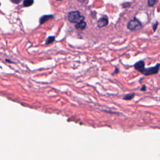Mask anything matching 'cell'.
I'll return each mask as SVG.
<instances>
[{"instance_id":"1","label":"cell","mask_w":160,"mask_h":160,"mask_svg":"<svg viewBox=\"0 0 160 160\" xmlns=\"http://www.w3.org/2000/svg\"><path fill=\"white\" fill-rule=\"evenodd\" d=\"M68 18L70 22L73 23H78L84 20V17L80 14L79 12H78V11L70 12L68 14Z\"/></svg>"},{"instance_id":"2","label":"cell","mask_w":160,"mask_h":160,"mask_svg":"<svg viewBox=\"0 0 160 160\" xmlns=\"http://www.w3.org/2000/svg\"><path fill=\"white\" fill-rule=\"evenodd\" d=\"M127 27L131 31H136L142 28V24L139 20L134 18L128 23Z\"/></svg>"},{"instance_id":"3","label":"cell","mask_w":160,"mask_h":160,"mask_svg":"<svg viewBox=\"0 0 160 160\" xmlns=\"http://www.w3.org/2000/svg\"><path fill=\"white\" fill-rule=\"evenodd\" d=\"M160 68V63L156 64V65L153 67H150L148 68H145L143 71L141 73L145 76H150L153 75V74H158Z\"/></svg>"},{"instance_id":"4","label":"cell","mask_w":160,"mask_h":160,"mask_svg":"<svg viewBox=\"0 0 160 160\" xmlns=\"http://www.w3.org/2000/svg\"><path fill=\"white\" fill-rule=\"evenodd\" d=\"M145 64L143 61H140L134 64V67L137 71H138L140 73H142L145 68Z\"/></svg>"},{"instance_id":"5","label":"cell","mask_w":160,"mask_h":160,"mask_svg":"<svg viewBox=\"0 0 160 160\" xmlns=\"http://www.w3.org/2000/svg\"><path fill=\"white\" fill-rule=\"evenodd\" d=\"M108 24V19L106 17H103L100 18L98 21V26L99 28H103Z\"/></svg>"},{"instance_id":"6","label":"cell","mask_w":160,"mask_h":160,"mask_svg":"<svg viewBox=\"0 0 160 160\" xmlns=\"http://www.w3.org/2000/svg\"><path fill=\"white\" fill-rule=\"evenodd\" d=\"M75 27L78 30H83L84 29H85V28L87 27V23L83 20L81 21V22L77 23Z\"/></svg>"},{"instance_id":"7","label":"cell","mask_w":160,"mask_h":160,"mask_svg":"<svg viewBox=\"0 0 160 160\" xmlns=\"http://www.w3.org/2000/svg\"><path fill=\"white\" fill-rule=\"evenodd\" d=\"M53 18V16L52 15H45V16H43L40 19H39V22L41 24H43L44 23L46 22L47 21H48L49 19H51Z\"/></svg>"},{"instance_id":"8","label":"cell","mask_w":160,"mask_h":160,"mask_svg":"<svg viewBox=\"0 0 160 160\" xmlns=\"http://www.w3.org/2000/svg\"><path fill=\"white\" fill-rule=\"evenodd\" d=\"M55 36H49V37L46 39V40L45 44H46V45H49V44H51L52 43H53V42L55 41Z\"/></svg>"},{"instance_id":"9","label":"cell","mask_w":160,"mask_h":160,"mask_svg":"<svg viewBox=\"0 0 160 160\" xmlns=\"http://www.w3.org/2000/svg\"><path fill=\"white\" fill-rule=\"evenodd\" d=\"M34 3V0H24L23 5L25 7H28L29 6H31Z\"/></svg>"},{"instance_id":"10","label":"cell","mask_w":160,"mask_h":160,"mask_svg":"<svg viewBox=\"0 0 160 160\" xmlns=\"http://www.w3.org/2000/svg\"><path fill=\"white\" fill-rule=\"evenodd\" d=\"M134 95H135L134 93L128 94L123 98V100H131L134 98Z\"/></svg>"},{"instance_id":"11","label":"cell","mask_w":160,"mask_h":160,"mask_svg":"<svg viewBox=\"0 0 160 160\" xmlns=\"http://www.w3.org/2000/svg\"><path fill=\"white\" fill-rule=\"evenodd\" d=\"M158 2V0H148V5L150 6H153L156 3V2Z\"/></svg>"},{"instance_id":"12","label":"cell","mask_w":160,"mask_h":160,"mask_svg":"<svg viewBox=\"0 0 160 160\" xmlns=\"http://www.w3.org/2000/svg\"><path fill=\"white\" fill-rule=\"evenodd\" d=\"M158 22H156V23L153 25V28L154 31H156V28L158 27Z\"/></svg>"},{"instance_id":"13","label":"cell","mask_w":160,"mask_h":160,"mask_svg":"<svg viewBox=\"0 0 160 160\" xmlns=\"http://www.w3.org/2000/svg\"><path fill=\"white\" fill-rule=\"evenodd\" d=\"M130 6V4L129 3H126L123 5V8H127V7H129Z\"/></svg>"},{"instance_id":"14","label":"cell","mask_w":160,"mask_h":160,"mask_svg":"<svg viewBox=\"0 0 160 160\" xmlns=\"http://www.w3.org/2000/svg\"><path fill=\"white\" fill-rule=\"evenodd\" d=\"M12 2L14 3H19L21 2V0H12Z\"/></svg>"},{"instance_id":"15","label":"cell","mask_w":160,"mask_h":160,"mask_svg":"<svg viewBox=\"0 0 160 160\" xmlns=\"http://www.w3.org/2000/svg\"><path fill=\"white\" fill-rule=\"evenodd\" d=\"M119 73V70H118V68H116L115 69V70H114V73H115V74H117V73ZM113 73V74H114Z\"/></svg>"},{"instance_id":"16","label":"cell","mask_w":160,"mask_h":160,"mask_svg":"<svg viewBox=\"0 0 160 160\" xmlns=\"http://www.w3.org/2000/svg\"><path fill=\"white\" fill-rule=\"evenodd\" d=\"M146 90V86H143L142 87H141V91H145Z\"/></svg>"},{"instance_id":"17","label":"cell","mask_w":160,"mask_h":160,"mask_svg":"<svg viewBox=\"0 0 160 160\" xmlns=\"http://www.w3.org/2000/svg\"><path fill=\"white\" fill-rule=\"evenodd\" d=\"M6 61H8V62H9V63H12V61H9V60H6Z\"/></svg>"},{"instance_id":"18","label":"cell","mask_w":160,"mask_h":160,"mask_svg":"<svg viewBox=\"0 0 160 160\" xmlns=\"http://www.w3.org/2000/svg\"><path fill=\"white\" fill-rule=\"evenodd\" d=\"M79 1H80L81 2H83L85 1V0H79Z\"/></svg>"},{"instance_id":"19","label":"cell","mask_w":160,"mask_h":160,"mask_svg":"<svg viewBox=\"0 0 160 160\" xmlns=\"http://www.w3.org/2000/svg\"><path fill=\"white\" fill-rule=\"evenodd\" d=\"M57 1H61V0H57Z\"/></svg>"}]
</instances>
